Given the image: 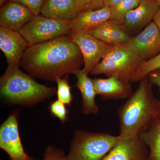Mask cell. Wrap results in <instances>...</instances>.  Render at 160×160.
<instances>
[{
  "label": "cell",
  "mask_w": 160,
  "mask_h": 160,
  "mask_svg": "<svg viewBox=\"0 0 160 160\" xmlns=\"http://www.w3.org/2000/svg\"><path fill=\"white\" fill-rule=\"evenodd\" d=\"M139 137L149 149L148 160H160V115Z\"/></svg>",
  "instance_id": "cell-19"
},
{
  "label": "cell",
  "mask_w": 160,
  "mask_h": 160,
  "mask_svg": "<svg viewBox=\"0 0 160 160\" xmlns=\"http://www.w3.org/2000/svg\"><path fill=\"white\" fill-rule=\"evenodd\" d=\"M142 0H122L121 2L111 9L110 20L122 23L125 16L135 9Z\"/></svg>",
  "instance_id": "cell-21"
},
{
  "label": "cell",
  "mask_w": 160,
  "mask_h": 160,
  "mask_svg": "<svg viewBox=\"0 0 160 160\" xmlns=\"http://www.w3.org/2000/svg\"><path fill=\"white\" fill-rule=\"evenodd\" d=\"M79 13L89 10H96L104 6L103 0H76Z\"/></svg>",
  "instance_id": "cell-24"
},
{
  "label": "cell",
  "mask_w": 160,
  "mask_h": 160,
  "mask_svg": "<svg viewBox=\"0 0 160 160\" xmlns=\"http://www.w3.org/2000/svg\"><path fill=\"white\" fill-rule=\"evenodd\" d=\"M121 138L105 132L78 130L70 145L67 160H101Z\"/></svg>",
  "instance_id": "cell-5"
},
{
  "label": "cell",
  "mask_w": 160,
  "mask_h": 160,
  "mask_svg": "<svg viewBox=\"0 0 160 160\" xmlns=\"http://www.w3.org/2000/svg\"><path fill=\"white\" fill-rule=\"evenodd\" d=\"M18 32L29 46L70 34L72 32L69 20L54 19L39 15L35 16Z\"/></svg>",
  "instance_id": "cell-6"
},
{
  "label": "cell",
  "mask_w": 160,
  "mask_h": 160,
  "mask_svg": "<svg viewBox=\"0 0 160 160\" xmlns=\"http://www.w3.org/2000/svg\"><path fill=\"white\" fill-rule=\"evenodd\" d=\"M144 61L153 58L160 53V32L153 21L139 33L132 37L126 43Z\"/></svg>",
  "instance_id": "cell-9"
},
{
  "label": "cell",
  "mask_w": 160,
  "mask_h": 160,
  "mask_svg": "<svg viewBox=\"0 0 160 160\" xmlns=\"http://www.w3.org/2000/svg\"><path fill=\"white\" fill-rule=\"evenodd\" d=\"M157 1L158 2V3L160 4V0H157Z\"/></svg>",
  "instance_id": "cell-31"
},
{
  "label": "cell",
  "mask_w": 160,
  "mask_h": 160,
  "mask_svg": "<svg viewBox=\"0 0 160 160\" xmlns=\"http://www.w3.org/2000/svg\"><path fill=\"white\" fill-rule=\"evenodd\" d=\"M35 16L31 10L20 3L10 2L1 8L0 26L6 29L19 31Z\"/></svg>",
  "instance_id": "cell-13"
},
{
  "label": "cell",
  "mask_w": 160,
  "mask_h": 160,
  "mask_svg": "<svg viewBox=\"0 0 160 160\" xmlns=\"http://www.w3.org/2000/svg\"><path fill=\"white\" fill-rule=\"evenodd\" d=\"M83 64L81 50L69 34L28 46L19 66L32 77L56 82L66 75L74 74Z\"/></svg>",
  "instance_id": "cell-1"
},
{
  "label": "cell",
  "mask_w": 160,
  "mask_h": 160,
  "mask_svg": "<svg viewBox=\"0 0 160 160\" xmlns=\"http://www.w3.org/2000/svg\"><path fill=\"white\" fill-rule=\"evenodd\" d=\"M22 4L29 8L35 16L39 15L46 0H9Z\"/></svg>",
  "instance_id": "cell-26"
},
{
  "label": "cell",
  "mask_w": 160,
  "mask_h": 160,
  "mask_svg": "<svg viewBox=\"0 0 160 160\" xmlns=\"http://www.w3.org/2000/svg\"><path fill=\"white\" fill-rule=\"evenodd\" d=\"M92 80L97 94L99 95L102 99L126 98L133 92L131 83L123 82L115 77Z\"/></svg>",
  "instance_id": "cell-14"
},
{
  "label": "cell",
  "mask_w": 160,
  "mask_h": 160,
  "mask_svg": "<svg viewBox=\"0 0 160 160\" xmlns=\"http://www.w3.org/2000/svg\"><path fill=\"white\" fill-rule=\"evenodd\" d=\"M148 77L118 110L121 138L138 137L160 115V100L153 94Z\"/></svg>",
  "instance_id": "cell-2"
},
{
  "label": "cell",
  "mask_w": 160,
  "mask_h": 160,
  "mask_svg": "<svg viewBox=\"0 0 160 160\" xmlns=\"http://www.w3.org/2000/svg\"><path fill=\"white\" fill-rule=\"evenodd\" d=\"M111 13L110 7L106 6L96 10L82 12L74 18L69 20V26L72 32L89 31L110 19Z\"/></svg>",
  "instance_id": "cell-16"
},
{
  "label": "cell",
  "mask_w": 160,
  "mask_h": 160,
  "mask_svg": "<svg viewBox=\"0 0 160 160\" xmlns=\"http://www.w3.org/2000/svg\"><path fill=\"white\" fill-rule=\"evenodd\" d=\"M160 8L157 0H142L135 9L126 15L121 24L131 37L134 36L153 21Z\"/></svg>",
  "instance_id": "cell-10"
},
{
  "label": "cell",
  "mask_w": 160,
  "mask_h": 160,
  "mask_svg": "<svg viewBox=\"0 0 160 160\" xmlns=\"http://www.w3.org/2000/svg\"><path fill=\"white\" fill-rule=\"evenodd\" d=\"M43 160H67L64 151L54 146H48L45 149Z\"/></svg>",
  "instance_id": "cell-25"
},
{
  "label": "cell",
  "mask_w": 160,
  "mask_h": 160,
  "mask_svg": "<svg viewBox=\"0 0 160 160\" xmlns=\"http://www.w3.org/2000/svg\"></svg>",
  "instance_id": "cell-32"
},
{
  "label": "cell",
  "mask_w": 160,
  "mask_h": 160,
  "mask_svg": "<svg viewBox=\"0 0 160 160\" xmlns=\"http://www.w3.org/2000/svg\"><path fill=\"white\" fill-rule=\"evenodd\" d=\"M28 46L18 31L0 27V49L6 57L8 66H19L23 53Z\"/></svg>",
  "instance_id": "cell-12"
},
{
  "label": "cell",
  "mask_w": 160,
  "mask_h": 160,
  "mask_svg": "<svg viewBox=\"0 0 160 160\" xmlns=\"http://www.w3.org/2000/svg\"><path fill=\"white\" fill-rule=\"evenodd\" d=\"M149 149L139 136L120 139L101 160H148Z\"/></svg>",
  "instance_id": "cell-11"
},
{
  "label": "cell",
  "mask_w": 160,
  "mask_h": 160,
  "mask_svg": "<svg viewBox=\"0 0 160 160\" xmlns=\"http://www.w3.org/2000/svg\"><path fill=\"white\" fill-rule=\"evenodd\" d=\"M41 13L46 17L70 20L79 14L76 0H46Z\"/></svg>",
  "instance_id": "cell-18"
},
{
  "label": "cell",
  "mask_w": 160,
  "mask_h": 160,
  "mask_svg": "<svg viewBox=\"0 0 160 160\" xmlns=\"http://www.w3.org/2000/svg\"><path fill=\"white\" fill-rule=\"evenodd\" d=\"M6 1V0H0V4H1V6H2Z\"/></svg>",
  "instance_id": "cell-30"
},
{
  "label": "cell",
  "mask_w": 160,
  "mask_h": 160,
  "mask_svg": "<svg viewBox=\"0 0 160 160\" xmlns=\"http://www.w3.org/2000/svg\"><path fill=\"white\" fill-rule=\"evenodd\" d=\"M65 105L62 102L58 100L50 103L49 107L51 115L58 118L63 124L68 120V115L69 113Z\"/></svg>",
  "instance_id": "cell-23"
},
{
  "label": "cell",
  "mask_w": 160,
  "mask_h": 160,
  "mask_svg": "<svg viewBox=\"0 0 160 160\" xmlns=\"http://www.w3.org/2000/svg\"><path fill=\"white\" fill-rule=\"evenodd\" d=\"M74 75L77 78L75 86L82 94L83 113L97 114L99 109L95 102V97L98 94L92 79L88 77L84 69L78 70Z\"/></svg>",
  "instance_id": "cell-17"
},
{
  "label": "cell",
  "mask_w": 160,
  "mask_h": 160,
  "mask_svg": "<svg viewBox=\"0 0 160 160\" xmlns=\"http://www.w3.org/2000/svg\"><path fill=\"white\" fill-rule=\"evenodd\" d=\"M0 148L10 160H35L25 152L20 138L17 112L9 116L0 127Z\"/></svg>",
  "instance_id": "cell-8"
},
{
  "label": "cell",
  "mask_w": 160,
  "mask_h": 160,
  "mask_svg": "<svg viewBox=\"0 0 160 160\" xmlns=\"http://www.w3.org/2000/svg\"><path fill=\"white\" fill-rule=\"evenodd\" d=\"M70 36L81 50L84 59L83 69L88 74L100 63L112 46L92 36L88 30L72 32Z\"/></svg>",
  "instance_id": "cell-7"
},
{
  "label": "cell",
  "mask_w": 160,
  "mask_h": 160,
  "mask_svg": "<svg viewBox=\"0 0 160 160\" xmlns=\"http://www.w3.org/2000/svg\"><path fill=\"white\" fill-rule=\"evenodd\" d=\"M147 77L152 85H156L158 87L160 93V68L152 72Z\"/></svg>",
  "instance_id": "cell-27"
},
{
  "label": "cell",
  "mask_w": 160,
  "mask_h": 160,
  "mask_svg": "<svg viewBox=\"0 0 160 160\" xmlns=\"http://www.w3.org/2000/svg\"><path fill=\"white\" fill-rule=\"evenodd\" d=\"M144 61L126 44L112 45L100 63L90 72L92 75L113 76L131 83L132 75Z\"/></svg>",
  "instance_id": "cell-4"
},
{
  "label": "cell",
  "mask_w": 160,
  "mask_h": 160,
  "mask_svg": "<svg viewBox=\"0 0 160 160\" xmlns=\"http://www.w3.org/2000/svg\"><path fill=\"white\" fill-rule=\"evenodd\" d=\"M122 0H103L104 6L112 8L118 5Z\"/></svg>",
  "instance_id": "cell-28"
},
{
  "label": "cell",
  "mask_w": 160,
  "mask_h": 160,
  "mask_svg": "<svg viewBox=\"0 0 160 160\" xmlns=\"http://www.w3.org/2000/svg\"><path fill=\"white\" fill-rule=\"evenodd\" d=\"M160 68V53L148 61H144L139 66L131 78L130 83L140 82L155 70Z\"/></svg>",
  "instance_id": "cell-20"
},
{
  "label": "cell",
  "mask_w": 160,
  "mask_h": 160,
  "mask_svg": "<svg viewBox=\"0 0 160 160\" xmlns=\"http://www.w3.org/2000/svg\"><path fill=\"white\" fill-rule=\"evenodd\" d=\"M153 21L158 26L160 32V8L158 11L157 14H156Z\"/></svg>",
  "instance_id": "cell-29"
},
{
  "label": "cell",
  "mask_w": 160,
  "mask_h": 160,
  "mask_svg": "<svg viewBox=\"0 0 160 160\" xmlns=\"http://www.w3.org/2000/svg\"><path fill=\"white\" fill-rule=\"evenodd\" d=\"M0 91L9 102L32 106L57 94V89L37 82L18 66H8L0 78Z\"/></svg>",
  "instance_id": "cell-3"
},
{
  "label": "cell",
  "mask_w": 160,
  "mask_h": 160,
  "mask_svg": "<svg viewBox=\"0 0 160 160\" xmlns=\"http://www.w3.org/2000/svg\"><path fill=\"white\" fill-rule=\"evenodd\" d=\"M68 75H66L64 77L59 78L57 80V95L58 100L62 102L65 105L70 106L73 97L71 93V87L69 86L68 81Z\"/></svg>",
  "instance_id": "cell-22"
},
{
  "label": "cell",
  "mask_w": 160,
  "mask_h": 160,
  "mask_svg": "<svg viewBox=\"0 0 160 160\" xmlns=\"http://www.w3.org/2000/svg\"><path fill=\"white\" fill-rule=\"evenodd\" d=\"M88 31L94 37L111 45L126 44L132 37L121 23L110 19Z\"/></svg>",
  "instance_id": "cell-15"
}]
</instances>
